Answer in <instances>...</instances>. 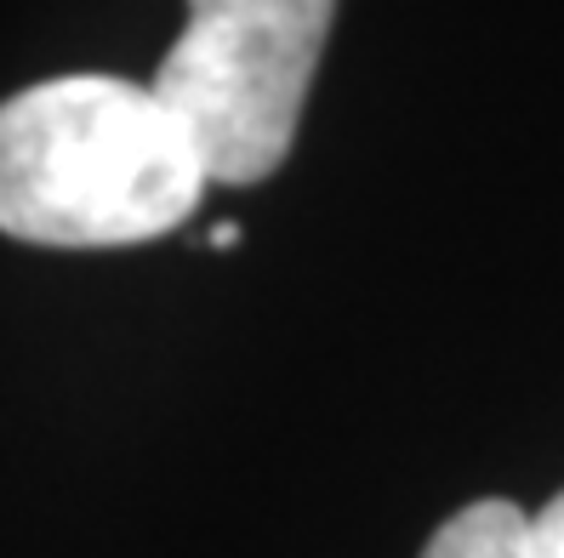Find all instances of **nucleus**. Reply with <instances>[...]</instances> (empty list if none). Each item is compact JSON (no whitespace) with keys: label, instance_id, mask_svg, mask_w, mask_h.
<instances>
[{"label":"nucleus","instance_id":"nucleus-1","mask_svg":"<svg viewBox=\"0 0 564 558\" xmlns=\"http://www.w3.org/2000/svg\"><path fill=\"white\" fill-rule=\"evenodd\" d=\"M212 172L154 86L57 75L0 103V234L115 251L183 228Z\"/></svg>","mask_w":564,"mask_h":558},{"label":"nucleus","instance_id":"nucleus-2","mask_svg":"<svg viewBox=\"0 0 564 558\" xmlns=\"http://www.w3.org/2000/svg\"><path fill=\"white\" fill-rule=\"evenodd\" d=\"M337 0H188V23L154 69L212 183L246 188L285 166L303 125Z\"/></svg>","mask_w":564,"mask_h":558},{"label":"nucleus","instance_id":"nucleus-3","mask_svg":"<svg viewBox=\"0 0 564 558\" xmlns=\"http://www.w3.org/2000/svg\"><path fill=\"white\" fill-rule=\"evenodd\" d=\"M530 530L536 513L513 502H474L440 524L422 558H530Z\"/></svg>","mask_w":564,"mask_h":558},{"label":"nucleus","instance_id":"nucleus-4","mask_svg":"<svg viewBox=\"0 0 564 558\" xmlns=\"http://www.w3.org/2000/svg\"><path fill=\"white\" fill-rule=\"evenodd\" d=\"M530 558H564V490L536 513V530H530Z\"/></svg>","mask_w":564,"mask_h":558},{"label":"nucleus","instance_id":"nucleus-5","mask_svg":"<svg viewBox=\"0 0 564 558\" xmlns=\"http://www.w3.org/2000/svg\"><path fill=\"white\" fill-rule=\"evenodd\" d=\"M212 245H217V251H228V245H240V228H235V222H223V228H212Z\"/></svg>","mask_w":564,"mask_h":558}]
</instances>
